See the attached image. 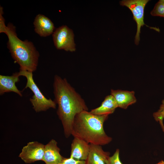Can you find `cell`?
I'll use <instances>...</instances> for the list:
<instances>
[{
  "mask_svg": "<svg viewBox=\"0 0 164 164\" xmlns=\"http://www.w3.org/2000/svg\"><path fill=\"white\" fill-rule=\"evenodd\" d=\"M54 101L58 105L57 114L61 121L65 137L71 135L75 116L88 108L84 100L65 78L56 75L53 84Z\"/></svg>",
  "mask_w": 164,
  "mask_h": 164,
  "instance_id": "cell-1",
  "label": "cell"
},
{
  "mask_svg": "<svg viewBox=\"0 0 164 164\" xmlns=\"http://www.w3.org/2000/svg\"><path fill=\"white\" fill-rule=\"evenodd\" d=\"M108 116L94 114L87 111L79 113L74 118L71 135L89 144L101 146L108 144L112 138L107 135L103 127Z\"/></svg>",
  "mask_w": 164,
  "mask_h": 164,
  "instance_id": "cell-2",
  "label": "cell"
},
{
  "mask_svg": "<svg viewBox=\"0 0 164 164\" xmlns=\"http://www.w3.org/2000/svg\"><path fill=\"white\" fill-rule=\"evenodd\" d=\"M7 26V47L12 58L19 65L20 70L33 72L38 66V52L32 43L27 40L22 41L18 37L15 27L12 23H8Z\"/></svg>",
  "mask_w": 164,
  "mask_h": 164,
  "instance_id": "cell-3",
  "label": "cell"
},
{
  "mask_svg": "<svg viewBox=\"0 0 164 164\" xmlns=\"http://www.w3.org/2000/svg\"><path fill=\"white\" fill-rule=\"evenodd\" d=\"M19 73L20 76H23L27 79V82L24 89L29 88L33 93V95L29 100L33 106V108L36 112L46 111L50 108H56V104L54 101H53L50 98H46L35 82L32 72L26 70H20Z\"/></svg>",
  "mask_w": 164,
  "mask_h": 164,
  "instance_id": "cell-4",
  "label": "cell"
},
{
  "mask_svg": "<svg viewBox=\"0 0 164 164\" xmlns=\"http://www.w3.org/2000/svg\"><path fill=\"white\" fill-rule=\"evenodd\" d=\"M149 0H123L120 2V5L128 7L132 12L133 19L137 24V29L135 37V43L139 44L141 27L145 25L144 21V10Z\"/></svg>",
  "mask_w": 164,
  "mask_h": 164,
  "instance_id": "cell-5",
  "label": "cell"
},
{
  "mask_svg": "<svg viewBox=\"0 0 164 164\" xmlns=\"http://www.w3.org/2000/svg\"><path fill=\"white\" fill-rule=\"evenodd\" d=\"M54 45L58 50L74 52L76 50L73 30L66 25L57 28L52 35Z\"/></svg>",
  "mask_w": 164,
  "mask_h": 164,
  "instance_id": "cell-6",
  "label": "cell"
},
{
  "mask_svg": "<svg viewBox=\"0 0 164 164\" xmlns=\"http://www.w3.org/2000/svg\"><path fill=\"white\" fill-rule=\"evenodd\" d=\"M44 150L45 145L43 144L36 141L29 142L23 147L19 156L26 163L42 161Z\"/></svg>",
  "mask_w": 164,
  "mask_h": 164,
  "instance_id": "cell-7",
  "label": "cell"
},
{
  "mask_svg": "<svg viewBox=\"0 0 164 164\" xmlns=\"http://www.w3.org/2000/svg\"><path fill=\"white\" fill-rule=\"evenodd\" d=\"M57 143L52 139L45 145L44 154L43 160L46 164H61L63 157L60 153Z\"/></svg>",
  "mask_w": 164,
  "mask_h": 164,
  "instance_id": "cell-8",
  "label": "cell"
},
{
  "mask_svg": "<svg viewBox=\"0 0 164 164\" xmlns=\"http://www.w3.org/2000/svg\"><path fill=\"white\" fill-rule=\"evenodd\" d=\"M90 150V144L77 137H74L71 146L70 157L77 160L86 161Z\"/></svg>",
  "mask_w": 164,
  "mask_h": 164,
  "instance_id": "cell-9",
  "label": "cell"
},
{
  "mask_svg": "<svg viewBox=\"0 0 164 164\" xmlns=\"http://www.w3.org/2000/svg\"><path fill=\"white\" fill-rule=\"evenodd\" d=\"M110 153L104 151L101 145L90 144V150L86 164H106Z\"/></svg>",
  "mask_w": 164,
  "mask_h": 164,
  "instance_id": "cell-10",
  "label": "cell"
},
{
  "mask_svg": "<svg viewBox=\"0 0 164 164\" xmlns=\"http://www.w3.org/2000/svg\"><path fill=\"white\" fill-rule=\"evenodd\" d=\"M33 24L36 33L42 37L48 36L53 32V23L44 15L39 14L36 17Z\"/></svg>",
  "mask_w": 164,
  "mask_h": 164,
  "instance_id": "cell-11",
  "label": "cell"
},
{
  "mask_svg": "<svg viewBox=\"0 0 164 164\" xmlns=\"http://www.w3.org/2000/svg\"><path fill=\"white\" fill-rule=\"evenodd\" d=\"M19 72L13 73L11 76L0 75V94L5 93L14 92L21 97L22 95L21 91L19 90L15 85L19 81Z\"/></svg>",
  "mask_w": 164,
  "mask_h": 164,
  "instance_id": "cell-12",
  "label": "cell"
},
{
  "mask_svg": "<svg viewBox=\"0 0 164 164\" xmlns=\"http://www.w3.org/2000/svg\"><path fill=\"white\" fill-rule=\"evenodd\" d=\"M135 94L133 91L111 89V94L115 99L118 107L125 109L136 102Z\"/></svg>",
  "mask_w": 164,
  "mask_h": 164,
  "instance_id": "cell-13",
  "label": "cell"
},
{
  "mask_svg": "<svg viewBox=\"0 0 164 164\" xmlns=\"http://www.w3.org/2000/svg\"><path fill=\"white\" fill-rule=\"evenodd\" d=\"M118 107L116 101L113 96L110 94L105 97L100 106L91 110L90 112L97 115H109L114 113Z\"/></svg>",
  "mask_w": 164,
  "mask_h": 164,
  "instance_id": "cell-14",
  "label": "cell"
},
{
  "mask_svg": "<svg viewBox=\"0 0 164 164\" xmlns=\"http://www.w3.org/2000/svg\"><path fill=\"white\" fill-rule=\"evenodd\" d=\"M153 116L155 120L159 122L162 131L164 132V125L163 124V120L164 118V99L162 100L159 109L153 113Z\"/></svg>",
  "mask_w": 164,
  "mask_h": 164,
  "instance_id": "cell-15",
  "label": "cell"
},
{
  "mask_svg": "<svg viewBox=\"0 0 164 164\" xmlns=\"http://www.w3.org/2000/svg\"><path fill=\"white\" fill-rule=\"evenodd\" d=\"M150 14L153 16L164 18V0H160L157 2Z\"/></svg>",
  "mask_w": 164,
  "mask_h": 164,
  "instance_id": "cell-16",
  "label": "cell"
},
{
  "mask_svg": "<svg viewBox=\"0 0 164 164\" xmlns=\"http://www.w3.org/2000/svg\"><path fill=\"white\" fill-rule=\"evenodd\" d=\"M106 164H123L120 159L119 149H116L113 155L109 157Z\"/></svg>",
  "mask_w": 164,
  "mask_h": 164,
  "instance_id": "cell-17",
  "label": "cell"
},
{
  "mask_svg": "<svg viewBox=\"0 0 164 164\" xmlns=\"http://www.w3.org/2000/svg\"><path fill=\"white\" fill-rule=\"evenodd\" d=\"M3 8L0 6V33H4L6 34L7 31V26L5 24V20L3 16Z\"/></svg>",
  "mask_w": 164,
  "mask_h": 164,
  "instance_id": "cell-18",
  "label": "cell"
},
{
  "mask_svg": "<svg viewBox=\"0 0 164 164\" xmlns=\"http://www.w3.org/2000/svg\"><path fill=\"white\" fill-rule=\"evenodd\" d=\"M61 164H86V161L77 160L70 157L63 158Z\"/></svg>",
  "mask_w": 164,
  "mask_h": 164,
  "instance_id": "cell-19",
  "label": "cell"
},
{
  "mask_svg": "<svg viewBox=\"0 0 164 164\" xmlns=\"http://www.w3.org/2000/svg\"><path fill=\"white\" fill-rule=\"evenodd\" d=\"M156 164H164V161L162 160Z\"/></svg>",
  "mask_w": 164,
  "mask_h": 164,
  "instance_id": "cell-20",
  "label": "cell"
}]
</instances>
